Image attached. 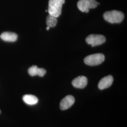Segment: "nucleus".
I'll return each instance as SVG.
<instances>
[{"mask_svg": "<svg viewBox=\"0 0 127 127\" xmlns=\"http://www.w3.org/2000/svg\"><path fill=\"white\" fill-rule=\"evenodd\" d=\"M65 0H49L48 12L56 18L61 15L62 8Z\"/></svg>", "mask_w": 127, "mask_h": 127, "instance_id": "f257e3e1", "label": "nucleus"}, {"mask_svg": "<svg viewBox=\"0 0 127 127\" xmlns=\"http://www.w3.org/2000/svg\"><path fill=\"white\" fill-rule=\"evenodd\" d=\"M104 20L109 23H120L124 19V14L121 11L118 10H112L105 12L103 15Z\"/></svg>", "mask_w": 127, "mask_h": 127, "instance_id": "f03ea898", "label": "nucleus"}, {"mask_svg": "<svg viewBox=\"0 0 127 127\" xmlns=\"http://www.w3.org/2000/svg\"><path fill=\"white\" fill-rule=\"evenodd\" d=\"M105 57L103 54L96 53L88 56L84 59V62L88 65L95 66L102 63Z\"/></svg>", "mask_w": 127, "mask_h": 127, "instance_id": "7ed1b4c3", "label": "nucleus"}, {"mask_svg": "<svg viewBox=\"0 0 127 127\" xmlns=\"http://www.w3.org/2000/svg\"><path fill=\"white\" fill-rule=\"evenodd\" d=\"M99 3L95 0H80L77 3V7L82 12L88 13L90 9L96 8Z\"/></svg>", "mask_w": 127, "mask_h": 127, "instance_id": "20e7f679", "label": "nucleus"}, {"mask_svg": "<svg viewBox=\"0 0 127 127\" xmlns=\"http://www.w3.org/2000/svg\"><path fill=\"white\" fill-rule=\"evenodd\" d=\"M105 37L100 34H91L86 39L87 43L92 47L101 45L105 42Z\"/></svg>", "mask_w": 127, "mask_h": 127, "instance_id": "39448f33", "label": "nucleus"}, {"mask_svg": "<svg viewBox=\"0 0 127 127\" xmlns=\"http://www.w3.org/2000/svg\"><path fill=\"white\" fill-rule=\"evenodd\" d=\"M74 101L75 99L73 95H67L61 101L60 108L62 110L68 109L73 105Z\"/></svg>", "mask_w": 127, "mask_h": 127, "instance_id": "423d86ee", "label": "nucleus"}, {"mask_svg": "<svg viewBox=\"0 0 127 127\" xmlns=\"http://www.w3.org/2000/svg\"><path fill=\"white\" fill-rule=\"evenodd\" d=\"M114 81V78L111 75L104 77L100 81L98 87L100 90H104L111 86Z\"/></svg>", "mask_w": 127, "mask_h": 127, "instance_id": "0eeeda50", "label": "nucleus"}, {"mask_svg": "<svg viewBox=\"0 0 127 127\" xmlns=\"http://www.w3.org/2000/svg\"><path fill=\"white\" fill-rule=\"evenodd\" d=\"M88 83V79L84 76L76 77L72 81L73 86L79 89H83L86 86Z\"/></svg>", "mask_w": 127, "mask_h": 127, "instance_id": "6e6552de", "label": "nucleus"}, {"mask_svg": "<svg viewBox=\"0 0 127 127\" xmlns=\"http://www.w3.org/2000/svg\"><path fill=\"white\" fill-rule=\"evenodd\" d=\"M30 75L34 76L38 75L40 77H43L46 73V71L43 68H38L36 65H33L28 70Z\"/></svg>", "mask_w": 127, "mask_h": 127, "instance_id": "1a4fd4ad", "label": "nucleus"}, {"mask_svg": "<svg viewBox=\"0 0 127 127\" xmlns=\"http://www.w3.org/2000/svg\"><path fill=\"white\" fill-rule=\"evenodd\" d=\"M0 38L4 41L14 42L17 41L18 35L16 33L12 32H3L0 35Z\"/></svg>", "mask_w": 127, "mask_h": 127, "instance_id": "9d476101", "label": "nucleus"}, {"mask_svg": "<svg viewBox=\"0 0 127 127\" xmlns=\"http://www.w3.org/2000/svg\"><path fill=\"white\" fill-rule=\"evenodd\" d=\"M23 100L29 105L36 104L38 102V99L36 96L32 95H25L23 96Z\"/></svg>", "mask_w": 127, "mask_h": 127, "instance_id": "9b49d317", "label": "nucleus"}, {"mask_svg": "<svg viewBox=\"0 0 127 127\" xmlns=\"http://www.w3.org/2000/svg\"><path fill=\"white\" fill-rule=\"evenodd\" d=\"M57 18L49 14L46 18V24L47 26L50 27H55L58 23Z\"/></svg>", "mask_w": 127, "mask_h": 127, "instance_id": "f8f14e48", "label": "nucleus"}, {"mask_svg": "<svg viewBox=\"0 0 127 127\" xmlns=\"http://www.w3.org/2000/svg\"><path fill=\"white\" fill-rule=\"evenodd\" d=\"M50 27H47L46 28V30H49L50 29Z\"/></svg>", "mask_w": 127, "mask_h": 127, "instance_id": "ddd939ff", "label": "nucleus"}, {"mask_svg": "<svg viewBox=\"0 0 127 127\" xmlns=\"http://www.w3.org/2000/svg\"></svg>", "mask_w": 127, "mask_h": 127, "instance_id": "4468645a", "label": "nucleus"}]
</instances>
